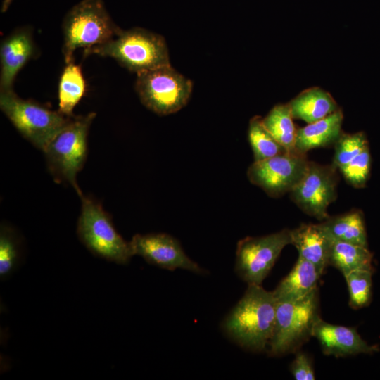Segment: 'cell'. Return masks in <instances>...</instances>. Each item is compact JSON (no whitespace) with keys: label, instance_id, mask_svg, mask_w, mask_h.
<instances>
[{"label":"cell","instance_id":"1","mask_svg":"<svg viewBox=\"0 0 380 380\" xmlns=\"http://www.w3.org/2000/svg\"><path fill=\"white\" fill-rule=\"evenodd\" d=\"M277 299L261 285H248L243 297L223 322L227 335L241 347L254 352L267 349L272 336Z\"/></svg>","mask_w":380,"mask_h":380},{"label":"cell","instance_id":"2","mask_svg":"<svg viewBox=\"0 0 380 380\" xmlns=\"http://www.w3.org/2000/svg\"><path fill=\"white\" fill-rule=\"evenodd\" d=\"M110 57L120 65L137 74L170 65L164 37L141 27L121 30L108 42L84 52Z\"/></svg>","mask_w":380,"mask_h":380},{"label":"cell","instance_id":"3","mask_svg":"<svg viewBox=\"0 0 380 380\" xmlns=\"http://www.w3.org/2000/svg\"><path fill=\"white\" fill-rule=\"evenodd\" d=\"M95 117V113L71 117L43 151L54 180L70 184L79 196L82 192L77 175L87 158L88 133Z\"/></svg>","mask_w":380,"mask_h":380},{"label":"cell","instance_id":"4","mask_svg":"<svg viewBox=\"0 0 380 380\" xmlns=\"http://www.w3.org/2000/svg\"><path fill=\"white\" fill-rule=\"evenodd\" d=\"M120 29L112 20L102 0H82L66 13L63 23V53L65 63L75 51L84 52L113 39Z\"/></svg>","mask_w":380,"mask_h":380},{"label":"cell","instance_id":"5","mask_svg":"<svg viewBox=\"0 0 380 380\" xmlns=\"http://www.w3.org/2000/svg\"><path fill=\"white\" fill-rule=\"evenodd\" d=\"M317 288L294 300H277L275 322L267 350L279 356L297 351L311 336L319 315Z\"/></svg>","mask_w":380,"mask_h":380},{"label":"cell","instance_id":"6","mask_svg":"<svg viewBox=\"0 0 380 380\" xmlns=\"http://www.w3.org/2000/svg\"><path fill=\"white\" fill-rule=\"evenodd\" d=\"M0 108L19 133L42 151L71 118L22 99L14 91H0Z\"/></svg>","mask_w":380,"mask_h":380},{"label":"cell","instance_id":"7","mask_svg":"<svg viewBox=\"0 0 380 380\" xmlns=\"http://www.w3.org/2000/svg\"><path fill=\"white\" fill-rule=\"evenodd\" d=\"M81 213L77 234L81 242L94 255L108 261L125 265L133 256L130 243L115 229L110 215L93 199L80 196Z\"/></svg>","mask_w":380,"mask_h":380},{"label":"cell","instance_id":"8","mask_svg":"<svg viewBox=\"0 0 380 380\" xmlns=\"http://www.w3.org/2000/svg\"><path fill=\"white\" fill-rule=\"evenodd\" d=\"M135 89L142 104L160 115L179 111L188 103L193 84L170 65L137 74Z\"/></svg>","mask_w":380,"mask_h":380},{"label":"cell","instance_id":"9","mask_svg":"<svg viewBox=\"0 0 380 380\" xmlns=\"http://www.w3.org/2000/svg\"><path fill=\"white\" fill-rule=\"evenodd\" d=\"M291 244V230L247 236L237 243L235 272L248 285H261L283 248Z\"/></svg>","mask_w":380,"mask_h":380},{"label":"cell","instance_id":"10","mask_svg":"<svg viewBox=\"0 0 380 380\" xmlns=\"http://www.w3.org/2000/svg\"><path fill=\"white\" fill-rule=\"evenodd\" d=\"M309 162L306 154L286 152L254 161L247 170V177L269 196L277 198L294 188L305 175Z\"/></svg>","mask_w":380,"mask_h":380},{"label":"cell","instance_id":"11","mask_svg":"<svg viewBox=\"0 0 380 380\" xmlns=\"http://www.w3.org/2000/svg\"><path fill=\"white\" fill-rule=\"evenodd\" d=\"M336 170L331 164L322 165L309 162L305 175L289 192L302 211L318 220L324 221L329 217L327 208L337 196Z\"/></svg>","mask_w":380,"mask_h":380},{"label":"cell","instance_id":"12","mask_svg":"<svg viewBox=\"0 0 380 380\" xmlns=\"http://www.w3.org/2000/svg\"><path fill=\"white\" fill-rule=\"evenodd\" d=\"M129 243L133 255L142 257L149 264L170 271L179 268L195 273L205 272L187 256L179 242L167 234H137Z\"/></svg>","mask_w":380,"mask_h":380},{"label":"cell","instance_id":"13","mask_svg":"<svg viewBox=\"0 0 380 380\" xmlns=\"http://www.w3.org/2000/svg\"><path fill=\"white\" fill-rule=\"evenodd\" d=\"M36 56L37 48L29 27H20L5 37L0 47V91H13L18 73Z\"/></svg>","mask_w":380,"mask_h":380},{"label":"cell","instance_id":"14","mask_svg":"<svg viewBox=\"0 0 380 380\" xmlns=\"http://www.w3.org/2000/svg\"><path fill=\"white\" fill-rule=\"evenodd\" d=\"M312 336L319 343L324 354L335 357L373 354L379 350L376 345H369L356 328L335 325L319 317L315 322Z\"/></svg>","mask_w":380,"mask_h":380},{"label":"cell","instance_id":"15","mask_svg":"<svg viewBox=\"0 0 380 380\" xmlns=\"http://www.w3.org/2000/svg\"><path fill=\"white\" fill-rule=\"evenodd\" d=\"M291 237L298 257L312 263L322 274L329 265L333 240L320 224H302L291 230Z\"/></svg>","mask_w":380,"mask_h":380},{"label":"cell","instance_id":"16","mask_svg":"<svg viewBox=\"0 0 380 380\" xmlns=\"http://www.w3.org/2000/svg\"><path fill=\"white\" fill-rule=\"evenodd\" d=\"M343 120V112L338 108L329 115L298 129L295 150L306 154L312 148L334 145L342 132Z\"/></svg>","mask_w":380,"mask_h":380},{"label":"cell","instance_id":"17","mask_svg":"<svg viewBox=\"0 0 380 380\" xmlns=\"http://www.w3.org/2000/svg\"><path fill=\"white\" fill-rule=\"evenodd\" d=\"M322 274L310 262L298 257L290 272L272 291L277 300H294L317 289Z\"/></svg>","mask_w":380,"mask_h":380},{"label":"cell","instance_id":"18","mask_svg":"<svg viewBox=\"0 0 380 380\" xmlns=\"http://www.w3.org/2000/svg\"><path fill=\"white\" fill-rule=\"evenodd\" d=\"M289 104L293 118L308 124L318 121L339 108L329 93L317 87L304 90Z\"/></svg>","mask_w":380,"mask_h":380},{"label":"cell","instance_id":"19","mask_svg":"<svg viewBox=\"0 0 380 380\" xmlns=\"http://www.w3.org/2000/svg\"><path fill=\"white\" fill-rule=\"evenodd\" d=\"M319 224L334 241L367 247L364 217L360 210L329 217Z\"/></svg>","mask_w":380,"mask_h":380},{"label":"cell","instance_id":"20","mask_svg":"<svg viewBox=\"0 0 380 380\" xmlns=\"http://www.w3.org/2000/svg\"><path fill=\"white\" fill-rule=\"evenodd\" d=\"M372 258L367 247L333 240L329 265L338 269L343 276L357 270L373 272Z\"/></svg>","mask_w":380,"mask_h":380},{"label":"cell","instance_id":"21","mask_svg":"<svg viewBox=\"0 0 380 380\" xmlns=\"http://www.w3.org/2000/svg\"><path fill=\"white\" fill-rule=\"evenodd\" d=\"M65 64L59 80L58 110L72 117L75 107L85 93L86 82L81 67L74 60Z\"/></svg>","mask_w":380,"mask_h":380},{"label":"cell","instance_id":"22","mask_svg":"<svg viewBox=\"0 0 380 380\" xmlns=\"http://www.w3.org/2000/svg\"><path fill=\"white\" fill-rule=\"evenodd\" d=\"M288 103L274 106L268 114L262 118L266 129L287 151L294 152L297 129Z\"/></svg>","mask_w":380,"mask_h":380},{"label":"cell","instance_id":"23","mask_svg":"<svg viewBox=\"0 0 380 380\" xmlns=\"http://www.w3.org/2000/svg\"><path fill=\"white\" fill-rule=\"evenodd\" d=\"M248 134L255 161L289 152L266 129L260 116H254L251 119Z\"/></svg>","mask_w":380,"mask_h":380},{"label":"cell","instance_id":"24","mask_svg":"<svg viewBox=\"0 0 380 380\" xmlns=\"http://www.w3.org/2000/svg\"><path fill=\"white\" fill-rule=\"evenodd\" d=\"M372 271L357 270L346 275L349 293V305L357 310L367 306L372 299Z\"/></svg>","mask_w":380,"mask_h":380},{"label":"cell","instance_id":"25","mask_svg":"<svg viewBox=\"0 0 380 380\" xmlns=\"http://www.w3.org/2000/svg\"><path fill=\"white\" fill-rule=\"evenodd\" d=\"M21 260L20 245L14 232L1 225L0 232V278L4 280L18 267Z\"/></svg>","mask_w":380,"mask_h":380},{"label":"cell","instance_id":"26","mask_svg":"<svg viewBox=\"0 0 380 380\" xmlns=\"http://www.w3.org/2000/svg\"><path fill=\"white\" fill-rule=\"evenodd\" d=\"M367 146L368 141L364 132L347 134L342 132L334 144L335 151L331 165L339 169L360 154Z\"/></svg>","mask_w":380,"mask_h":380},{"label":"cell","instance_id":"27","mask_svg":"<svg viewBox=\"0 0 380 380\" xmlns=\"http://www.w3.org/2000/svg\"><path fill=\"white\" fill-rule=\"evenodd\" d=\"M371 157L369 146L349 163L339 168L348 184L355 188H362L369 178Z\"/></svg>","mask_w":380,"mask_h":380},{"label":"cell","instance_id":"28","mask_svg":"<svg viewBox=\"0 0 380 380\" xmlns=\"http://www.w3.org/2000/svg\"><path fill=\"white\" fill-rule=\"evenodd\" d=\"M291 372L296 380L315 379L312 363L309 356L303 352H298L290 366Z\"/></svg>","mask_w":380,"mask_h":380},{"label":"cell","instance_id":"29","mask_svg":"<svg viewBox=\"0 0 380 380\" xmlns=\"http://www.w3.org/2000/svg\"><path fill=\"white\" fill-rule=\"evenodd\" d=\"M13 0H4L1 6V11L5 12Z\"/></svg>","mask_w":380,"mask_h":380}]
</instances>
